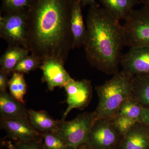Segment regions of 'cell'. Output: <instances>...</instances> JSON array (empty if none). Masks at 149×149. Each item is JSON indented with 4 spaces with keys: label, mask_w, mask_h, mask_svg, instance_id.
I'll list each match as a JSON object with an SVG mask.
<instances>
[{
    "label": "cell",
    "mask_w": 149,
    "mask_h": 149,
    "mask_svg": "<svg viewBox=\"0 0 149 149\" xmlns=\"http://www.w3.org/2000/svg\"><path fill=\"white\" fill-rule=\"evenodd\" d=\"M96 120L93 112H85L72 120H59L56 132L64 141L68 148L76 149L87 143L90 131Z\"/></svg>",
    "instance_id": "277c9868"
},
{
    "label": "cell",
    "mask_w": 149,
    "mask_h": 149,
    "mask_svg": "<svg viewBox=\"0 0 149 149\" xmlns=\"http://www.w3.org/2000/svg\"><path fill=\"white\" fill-rule=\"evenodd\" d=\"M82 6L80 1L76 0L71 14L70 29L72 38V49L83 46L87 35V27L83 21Z\"/></svg>",
    "instance_id": "5bb4252c"
},
{
    "label": "cell",
    "mask_w": 149,
    "mask_h": 149,
    "mask_svg": "<svg viewBox=\"0 0 149 149\" xmlns=\"http://www.w3.org/2000/svg\"><path fill=\"white\" fill-rule=\"evenodd\" d=\"M141 3L144 5V6L149 9V0H139Z\"/></svg>",
    "instance_id": "f1b7e54d"
},
{
    "label": "cell",
    "mask_w": 149,
    "mask_h": 149,
    "mask_svg": "<svg viewBox=\"0 0 149 149\" xmlns=\"http://www.w3.org/2000/svg\"><path fill=\"white\" fill-rule=\"evenodd\" d=\"M134 78L122 70L103 85L96 86L99 103L93 111L96 120L114 116L123 103L132 96Z\"/></svg>",
    "instance_id": "3957f363"
},
{
    "label": "cell",
    "mask_w": 149,
    "mask_h": 149,
    "mask_svg": "<svg viewBox=\"0 0 149 149\" xmlns=\"http://www.w3.org/2000/svg\"><path fill=\"white\" fill-rule=\"evenodd\" d=\"M8 73L3 69H0V92L6 91L8 87Z\"/></svg>",
    "instance_id": "484cf974"
},
{
    "label": "cell",
    "mask_w": 149,
    "mask_h": 149,
    "mask_svg": "<svg viewBox=\"0 0 149 149\" xmlns=\"http://www.w3.org/2000/svg\"><path fill=\"white\" fill-rule=\"evenodd\" d=\"M83 47L91 66L107 74L119 71L124 46L122 25L103 8L90 6Z\"/></svg>",
    "instance_id": "7a4b0ae2"
},
{
    "label": "cell",
    "mask_w": 149,
    "mask_h": 149,
    "mask_svg": "<svg viewBox=\"0 0 149 149\" xmlns=\"http://www.w3.org/2000/svg\"><path fill=\"white\" fill-rule=\"evenodd\" d=\"M139 122L149 127V107H144Z\"/></svg>",
    "instance_id": "4316f807"
},
{
    "label": "cell",
    "mask_w": 149,
    "mask_h": 149,
    "mask_svg": "<svg viewBox=\"0 0 149 149\" xmlns=\"http://www.w3.org/2000/svg\"><path fill=\"white\" fill-rule=\"evenodd\" d=\"M76 149H91L88 145L87 143L83 144L82 146H80Z\"/></svg>",
    "instance_id": "f546056e"
},
{
    "label": "cell",
    "mask_w": 149,
    "mask_h": 149,
    "mask_svg": "<svg viewBox=\"0 0 149 149\" xmlns=\"http://www.w3.org/2000/svg\"><path fill=\"white\" fill-rule=\"evenodd\" d=\"M149 149V127L137 122L133 128L122 136L118 149Z\"/></svg>",
    "instance_id": "7c38bea8"
},
{
    "label": "cell",
    "mask_w": 149,
    "mask_h": 149,
    "mask_svg": "<svg viewBox=\"0 0 149 149\" xmlns=\"http://www.w3.org/2000/svg\"><path fill=\"white\" fill-rule=\"evenodd\" d=\"M118 133L121 136L127 134L138 121L125 116H119L111 118Z\"/></svg>",
    "instance_id": "cb8c5ba5"
},
{
    "label": "cell",
    "mask_w": 149,
    "mask_h": 149,
    "mask_svg": "<svg viewBox=\"0 0 149 149\" xmlns=\"http://www.w3.org/2000/svg\"><path fill=\"white\" fill-rule=\"evenodd\" d=\"M42 139L29 142L17 141L16 143L9 146V149H45Z\"/></svg>",
    "instance_id": "d4e9b609"
},
{
    "label": "cell",
    "mask_w": 149,
    "mask_h": 149,
    "mask_svg": "<svg viewBox=\"0 0 149 149\" xmlns=\"http://www.w3.org/2000/svg\"><path fill=\"white\" fill-rule=\"evenodd\" d=\"M42 63V60L38 57L32 54L31 55H27L16 65L12 72H18L23 74L29 73L40 68Z\"/></svg>",
    "instance_id": "44dd1931"
},
{
    "label": "cell",
    "mask_w": 149,
    "mask_h": 149,
    "mask_svg": "<svg viewBox=\"0 0 149 149\" xmlns=\"http://www.w3.org/2000/svg\"><path fill=\"white\" fill-rule=\"evenodd\" d=\"M132 97L144 107H149V75L134 76Z\"/></svg>",
    "instance_id": "ac0fdd59"
},
{
    "label": "cell",
    "mask_w": 149,
    "mask_h": 149,
    "mask_svg": "<svg viewBox=\"0 0 149 149\" xmlns=\"http://www.w3.org/2000/svg\"><path fill=\"white\" fill-rule=\"evenodd\" d=\"M64 88L67 94L68 107L62 120H65L67 116L73 109L83 110L88 106L93 93L91 81L87 79L76 81L72 79L65 85Z\"/></svg>",
    "instance_id": "ba28073f"
},
{
    "label": "cell",
    "mask_w": 149,
    "mask_h": 149,
    "mask_svg": "<svg viewBox=\"0 0 149 149\" xmlns=\"http://www.w3.org/2000/svg\"><path fill=\"white\" fill-rule=\"evenodd\" d=\"M28 114L29 122L37 131L40 133L56 131L59 120H54L47 111L30 109Z\"/></svg>",
    "instance_id": "2e32d148"
},
{
    "label": "cell",
    "mask_w": 149,
    "mask_h": 149,
    "mask_svg": "<svg viewBox=\"0 0 149 149\" xmlns=\"http://www.w3.org/2000/svg\"><path fill=\"white\" fill-rule=\"evenodd\" d=\"M29 51L19 46H8L0 58L1 69L9 74L16 65L24 57L28 55Z\"/></svg>",
    "instance_id": "e0dca14e"
},
{
    "label": "cell",
    "mask_w": 149,
    "mask_h": 149,
    "mask_svg": "<svg viewBox=\"0 0 149 149\" xmlns=\"http://www.w3.org/2000/svg\"><path fill=\"white\" fill-rule=\"evenodd\" d=\"M81 3L82 6H84L89 5L90 6L96 5V0H78Z\"/></svg>",
    "instance_id": "83f0119b"
},
{
    "label": "cell",
    "mask_w": 149,
    "mask_h": 149,
    "mask_svg": "<svg viewBox=\"0 0 149 149\" xmlns=\"http://www.w3.org/2000/svg\"><path fill=\"white\" fill-rule=\"evenodd\" d=\"M1 129L5 130L8 136L14 140L29 142L42 139L41 133L34 128L29 118H12L0 119Z\"/></svg>",
    "instance_id": "9c48e42d"
},
{
    "label": "cell",
    "mask_w": 149,
    "mask_h": 149,
    "mask_svg": "<svg viewBox=\"0 0 149 149\" xmlns=\"http://www.w3.org/2000/svg\"><path fill=\"white\" fill-rule=\"evenodd\" d=\"M144 107L131 96L120 105L113 118L125 116L140 121Z\"/></svg>",
    "instance_id": "d6986e66"
},
{
    "label": "cell",
    "mask_w": 149,
    "mask_h": 149,
    "mask_svg": "<svg viewBox=\"0 0 149 149\" xmlns=\"http://www.w3.org/2000/svg\"><path fill=\"white\" fill-rule=\"evenodd\" d=\"M64 64L54 58H47L42 61L40 67L43 72L42 81L45 82L48 89L53 91L56 87L64 88L72 78L65 69Z\"/></svg>",
    "instance_id": "8fae6325"
},
{
    "label": "cell",
    "mask_w": 149,
    "mask_h": 149,
    "mask_svg": "<svg viewBox=\"0 0 149 149\" xmlns=\"http://www.w3.org/2000/svg\"><path fill=\"white\" fill-rule=\"evenodd\" d=\"M122 25L124 46L149 47V9L131 11Z\"/></svg>",
    "instance_id": "5b68a950"
},
{
    "label": "cell",
    "mask_w": 149,
    "mask_h": 149,
    "mask_svg": "<svg viewBox=\"0 0 149 149\" xmlns=\"http://www.w3.org/2000/svg\"><path fill=\"white\" fill-rule=\"evenodd\" d=\"M27 10L8 13L1 15L0 37L6 41L8 46L27 49Z\"/></svg>",
    "instance_id": "8992f818"
},
{
    "label": "cell",
    "mask_w": 149,
    "mask_h": 149,
    "mask_svg": "<svg viewBox=\"0 0 149 149\" xmlns=\"http://www.w3.org/2000/svg\"><path fill=\"white\" fill-rule=\"evenodd\" d=\"M114 18L120 21L125 19L134 9V7L140 3L139 0H98Z\"/></svg>",
    "instance_id": "9a60e30c"
},
{
    "label": "cell",
    "mask_w": 149,
    "mask_h": 149,
    "mask_svg": "<svg viewBox=\"0 0 149 149\" xmlns=\"http://www.w3.org/2000/svg\"><path fill=\"white\" fill-rule=\"evenodd\" d=\"M121 137L112 118H102L93 124L87 144L91 149H117Z\"/></svg>",
    "instance_id": "52a82bcc"
},
{
    "label": "cell",
    "mask_w": 149,
    "mask_h": 149,
    "mask_svg": "<svg viewBox=\"0 0 149 149\" xmlns=\"http://www.w3.org/2000/svg\"><path fill=\"white\" fill-rule=\"evenodd\" d=\"M120 65L123 70L133 76L149 75V47H130L123 54Z\"/></svg>",
    "instance_id": "30bf717a"
},
{
    "label": "cell",
    "mask_w": 149,
    "mask_h": 149,
    "mask_svg": "<svg viewBox=\"0 0 149 149\" xmlns=\"http://www.w3.org/2000/svg\"><path fill=\"white\" fill-rule=\"evenodd\" d=\"M32 0H2L1 11L4 13L27 10Z\"/></svg>",
    "instance_id": "603a6c76"
},
{
    "label": "cell",
    "mask_w": 149,
    "mask_h": 149,
    "mask_svg": "<svg viewBox=\"0 0 149 149\" xmlns=\"http://www.w3.org/2000/svg\"><path fill=\"white\" fill-rule=\"evenodd\" d=\"M8 87L10 95L18 101L25 104L24 97L27 93V85L24 74L13 72L9 81Z\"/></svg>",
    "instance_id": "ffe728a7"
},
{
    "label": "cell",
    "mask_w": 149,
    "mask_h": 149,
    "mask_svg": "<svg viewBox=\"0 0 149 149\" xmlns=\"http://www.w3.org/2000/svg\"><path fill=\"white\" fill-rule=\"evenodd\" d=\"M0 119L12 118H29L28 110L6 91L0 92Z\"/></svg>",
    "instance_id": "4fadbf2b"
},
{
    "label": "cell",
    "mask_w": 149,
    "mask_h": 149,
    "mask_svg": "<svg viewBox=\"0 0 149 149\" xmlns=\"http://www.w3.org/2000/svg\"><path fill=\"white\" fill-rule=\"evenodd\" d=\"M76 0H32L27 10V49L42 61L63 64L72 49L70 20Z\"/></svg>",
    "instance_id": "6da1fadb"
},
{
    "label": "cell",
    "mask_w": 149,
    "mask_h": 149,
    "mask_svg": "<svg viewBox=\"0 0 149 149\" xmlns=\"http://www.w3.org/2000/svg\"><path fill=\"white\" fill-rule=\"evenodd\" d=\"M67 149H70L68 148Z\"/></svg>",
    "instance_id": "4dcf8cb0"
},
{
    "label": "cell",
    "mask_w": 149,
    "mask_h": 149,
    "mask_svg": "<svg viewBox=\"0 0 149 149\" xmlns=\"http://www.w3.org/2000/svg\"><path fill=\"white\" fill-rule=\"evenodd\" d=\"M45 149H67L66 144L58 134L54 132L41 133Z\"/></svg>",
    "instance_id": "7402d4cb"
}]
</instances>
